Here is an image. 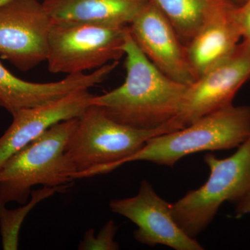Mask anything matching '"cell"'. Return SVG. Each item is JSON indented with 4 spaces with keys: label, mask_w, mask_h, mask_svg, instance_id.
Returning <instances> with one entry per match:
<instances>
[{
    "label": "cell",
    "mask_w": 250,
    "mask_h": 250,
    "mask_svg": "<svg viewBox=\"0 0 250 250\" xmlns=\"http://www.w3.org/2000/svg\"><path fill=\"white\" fill-rule=\"evenodd\" d=\"M124 83L94 96L96 105L113 121L143 130L158 129L177 118L182 109L187 85L164 75L143 53L130 34L124 46Z\"/></svg>",
    "instance_id": "obj_1"
},
{
    "label": "cell",
    "mask_w": 250,
    "mask_h": 250,
    "mask_svg": "<svg viewBox=\"0 0 250 250\" xmlns=\"http://www.w3.org/2000/svg\"><path fill=\"white\" fill-rule=\"evenodd\" d=\"M182 128L177 117L158 129H135L113 121L91 104L79 117L65 152L76 167L75 179L88 178L116 170L149 139Z\"/></svg>",
    "instance_id": "obj_2"
},
{
    "label": "cell",
    "mask_w": 250,
    "mask_h": 250,
    "mask_svg": "<svg viewBox=\"0 0 250 250\" xmlns=\"http://www.w3.org/2000/svg\"><path fill=\"white\" fill-rule=\"evenodd\" d=\"M72 118L57 123L11 156L0 167V200L27 203L33 187L72 184L77 169L65 152L78 123Z\"/></svg>",
    "instance_id": "obj_3"
},
{
    "label": "cell",
    "mask_w": 250,
    "mask_h": 250,
    "mask_svg": "<svg viewBox=\"0 0 250 250\" xmlns=\"http://www.w3.org/2000/svg\"><path fill=\"white\" fill-rule=\"evenodd\" d=\"M250 136V106L229 105L182 129L153 137L123 165L147 161L173 167L182 158L203 151L238 147Z\"/></svg>",
    "instance_id": "obj_4"
},
{
    "label": "cell",
    "mask_w": 250,
    "mask_h": 250,
    "mask_svg": "<svg viewBox=\"0 0 250 250\" xmlns=\"http://www.w3.org/2000/svg\"><path fill=\"white\" fill-rule=\"evenodd\" d=\"M210 170L208 180L172 204L177 225L195 238L208 228L224 202L234 203L250 186V136L232 155L220 159L212 154L204 157Z\"/></svg>",
    "instance_id": "obj_5"
},
{
    "label": "cell",
    "mask_w": 250,
    "mask_h": 250,
    "mask_svg": "<svg viewBox=\"0 0 250 250\" xmlns=\"http://www.w3.org/2000/svg\"><path fill=\"white\" fill-rule=\"evenodd\" d=\"M127 32L128 26L52 21L46 60L48 70L76 75L118 62L125 56Z\"/></svg>",
    "instance_id": "obj_6"
},
{
    "label": "cell",
    "mask_w": 250,
    "mask_h": 250,
    "mask_svg": "<svg viewBox=\"0 0 250 250\" xmlns=\"http://www.w3.org/2000/svg\"><path fill=\"white\" fill-rule=\"evenodd\" d=\"M52 18L39 0L0 6V57L27 72L46 62Z\"/></svg>",
    "instance_id": "obj_7"
},
{
    "label": "cell",
    "mask_w": 250,
    "mask_h": 250,
    "mask_svg": "<svg viewBox=\"0 0 250 250\" xmlns=\"http://www.w3.org/2000/svg\"><path fill=\"white\" fill-rule=\"evenodd\" d=\"M250 80V41L243 39L234 50L188 85L177 118L184 127L198 118L232 104L238 90Z\"/></svg>",
    "instance_id": "obj_8"
},
{
    "label": "cell",
    "mask_w": 250,
    "mask_h": 250,
    "mask_svg": "<svg viewBox=\"0 0 250 250\" xmlns=\"http://www.w3.org/2000/svg\"><path fill=\"white\" fill-rule=\"evenodd\" d=\"M109 207L136 225L134 237L140 243L150 247L163 245L175 250H205L177 225L172 204L159 196L146 179L141 182L136 195L111 200Z\"/></svg>",
    "instance_id": "obj_9"
},
{
    "label": "cell",
    "mask_w": 250,
    "mask_h": 250,
    "mask_svg": "<svg viewBox=\"0 0 250 250\" xmlns=\"http://www.w3.org/2000/svg\"><path fill=\"white\" fill-rule=\"evenodd\" d=\"M128 27L138 47L164 75L187 85L196 80L186 46L152 0L146 3Z\"/></svg>",
    "instance_id": "obj_10"
},
{
    "label": "cell",
    "mask_w": 250,
    "mask_h": 250,
    "mask_svg": "<svg viewBox=\"0 0 250 250\" xmlns=\"http://www.w3.org/2000/svg\"><path fill=\"white\" fill-rule=\"evenodd\" d=\"M93 97L88 88H82L12 115V123L0 137V167L11 156L54 125L82 116L91 105Z\"/></svg>",
    "instance_id": "obj_11"
},
{
    "label": "cell",
    "mask_w": 250,
    "mask_h": 250,
    "mask_svg": "<svg viewBox=\"0 0 250 250\" xmlns=\"http://www.w3.org/2000/svg\"><path fill=\"white\" fill-rule=\"evenodd\" d=\"M117 64L110 62L91 74L69 75L58 82L36 83L15 76L0 62V104L1 107L14 115L20 110L53 101L75 90L90 89L102 83Z\"/></svg>",
    "instance_id": "obj_12"
},
{
    "label": "cell",
    "mask_w": 250,
    "mask_h": 250,
    "mask_svg": "<svg viewBox=\"0 0 250 250\" xmlns=\"http://www.w3.org/2000/svg\"><path fill=\"white\" fill-rule=\"evenodd\" d=\"M236 5L228 1L218 8L186 46L188 59L196 77L226 58L243 39Z\"/></svg>",
    "instance_id": "obj_13"
},
{
    "label": "cell",
    "mask_w": 250,
    "mask_h": 250,
    "mask_svg": "<svg viewBox=\"0 0 250 250\" xmlns=\"http://www.w3.org/2000/svg\"><path fill=\"white\" fill-rule=\"evenodd\" d=\"M149 0H43L53 22L127 27Z\"/></svg>",
    "instance_id": "obj_14"
},
{
    "label": "cell",
    "mask_w": 250,
    "mask_h": 250,
    "mask_svg": "<svg viewBox=\"0 0 250 250\" xmlns=\"http://www.w3.org/2000/svg\"><path fill=\"white\" fill-rule=\"evenodd\" d=\"M187 46L207 20L229 0H152Z\"/></svg>",
    "instance_id": "obj_15"
},
{
    "label": "cell",
    "mask_w": 250,
    "mask_h": 250,
    "mask_svg": "<svg viewBox=\"0 0 250 250\" xmlns=\"http://www.w3.org/2000/svg\"><path fill=\"white\" fill-rule=\"evenodd\" d=\"M70 187L72 184L57 187H43L33 190L30 200L22 207L14 209L6 208V204L0 200V233L3 250H17L20 231L29 212L41 202L53 196L57 192L66 191Z\"/></svg>",
    "instance_id": "obj_16"
},
{
    "label": "cell",
    "mask_w": 250,
    "mask_h": 250,
    "mask_svg": "<svg viewBox=\"0 0 250 250\" xmlns=\"http://www.w3.org/2000/svg\"><path fill=\"white\" fill-rule=\"evenodd\" d=\"M118 227L108 220L96 235L93 229L87 230L78 246L80 250H117L120 246L115 241Z\"/></svg>",
    "instance_id": "obj_17"
},
{
    "label": "cell",
    "mask_w": 250,
    "mask_h": 250,
    "mask_svg": "<svg viewBox=\"0 0 250 250\" xmlns=\"http://www.w3.org/2000/svg\"><path fill=\"white\" fill-rule=\"evenodd\" d=\"M236 13L243 39L250 41V0H248L241 6H237Z\"/></svg>",
    "instance_id": "obj_18"
},
{
    "label": "cell",
    "mask_w": 250,
    "mask_h": 250,
    "mask_svg": "<svg viewBox=\"0 0 250 250\" xmlns=\"http://www.w3.org/2000/svg\"><path fill=\"white\" fill-rule=\"evenodd\" d=\"M235 216L242 218L243 215L250 213V186L246 192L238 200L234 202Z\"/></svg>",
    "instance_id": "obj_19"
},
{
    "label": "cell",
    "mask_w": 250,
    "mask_h": 250,
    "mask_svg": "<svg viewBox=\"0 0 250 250\" xmlns=\"http://www.w3.org/2000/svg\"><path fill=\"white\" fill-rule=\"evenodd\" d=\"M229 1H231V3H233V4L236 5V6H238L244 4L248 0H229Z\"/></svg>",
    "instance_id": "obj_20"
},
{
    "label": "cell",
    "mask_w": 250,
    "mask_h": 250,
    "mask_svg": "<svg viewBox=\"0 0 250 250\" xmlns=\"http://www.w3.org/2000/svg\"><path fill=\"white\" fill-rule=\"evenodd\" d=\"M11 1V0H0V6H2L3 4H6L8 1Z\"/></svg>",
    "instance_id": "obj_21"
},
{
    "label": "cell",
    "mask_w": 250,
    "mask_h": 250,
    "mask_svg": "<svg viewBox=\"0 0 250 250\" xmlns=\"http://www.w3.org/2000/svg\"><path fill=\"white\" fill-rule=\"evenodd\" d=\"M0 107H1V104H0Z\"/></svg>",
    "instance_id": "obj_22"
}]
</instances>
